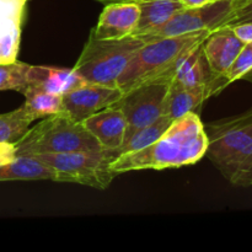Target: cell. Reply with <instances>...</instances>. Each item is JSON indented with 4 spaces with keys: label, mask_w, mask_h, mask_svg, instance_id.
Listing matches in <instances>:
<instances>
[{
    "label": "cell",
    "mask_w": 252,
    "mask_h": 252,
    "mask_svg": "<svg viewBox=\"0 0 252 252\" xmlns=\"http://www.w3.org/2000/svg\"><path fill=\"white\" fill-rule=\"evenodd\" d=\"M207 144L204 125L198 113H187L172 121L161 137L147 148L113 160L110 169L117 176L137 170L189 166L204 157Z\"/></svg>",
    "instance_id": "1"
},
{
    "label": "cell",
    "mask_w": 252,
    "mask_h": 252,
    "mask_svg": "<svg viewBox=\"0 0 252 252\" xmlns=\"http://www.w3.org/2000/svg\"><path fill=\"white\" fill-rule=\"evenodd\" d=\"M206 154L233 186H252V108L204 125Z\"/></svg>",
    "instance_id": "2"
},
{
    "label": "cell",
    "mask_w": 252,
    "mask_h": 252,
    "mask_svg": "<svg viewBox=\"0 0 252 252\" xmlns=\"http://www.w3.org/2000/svg\"><path fill=\"white\" fill-rule=\"evenodd\" d=\"M209 33L211 31L203 30L145 42L128 62L125 70L118 76L116 86L123 94L150 81H172L175 68L182 56L194 44L203 42Z\"/></svg>",
    "instance_id": "3"
},
{
    "label": "cell",
    "mask_w": 252,
    "mask_h": 252,
    "mask_svg": "<svg viewBox=\"0 0 252 252\" xmlns=\"http://www.w3.org/2000/svg\"><path fill=\"white\" fill-rule=\"evenodd\" d=\"M16 157L63 154L70 152H100V143L81 122L61 112L42 118L15 143Z\"/></svg>",
    "instance_id": "4"
},
{
    "label": "cell",
    "mask_w": 252,
    "mask_h": 252,
    "mask_svg": "<svg viewBox=\"0 0 252 252\" xmlns=\"http://www.w3.org/2000/svg\"><path fill=\"white\" fill-rule=\"evenodd\" d=\"M144 43L139 36L121 39H96L89 36L74 69L86 83L117 88L118 76Z\"/></svg>",
    "instance_id": "5"
},
{
    "label": "cell",
    "mask_w": 252,
    "mask_h": 252,
    "mask_svg": "<svg viewBox=\"0 0 252 252\" xmlns=\"http://www.w3.org/2000/svg\"><path fill=\"white\" fill-rule=\"evenodd\" d=\"M34 158L53 170L56 182L79 184L97 189H106L116 177L110 169L113 158L105 149L100 152L38 155Z\"/></svg>",
    "instance_id": "6"
},
{
    "label": "cell",
    "mask_w": 252,
    "mask_h": 252,
    "mask_svg": "<svg viewBox=\"0 0 252 252\" xmlns=\"http://www.w3.org/2000/svg\"><path fill=\"white\" fill-rule=\"evenodd\" d=\"M170 85V80H155L122 94L113 106L122 111L127 121L126 137L161 117Z\"/></svg>",
    "instance_id": "7"
},
{
    "label": "cell",
    "mask_w": 252,
    "mask_h": 252,
    "mask_svg": "<svg viewBox=\"0 0 252 252\" xmlns=\"http://www.w3.org/2000/svg\"><path fill=\"white\" fill-rule=\"evenodd\" d=\"M231 7L233 0H217L201 7H184L161 27L139 37L148 42L161 37L180 36L203 30L212 32L225 25Z\"/></svg>",
    "instance_id": "8"
},
{
    "label": "cell",
    "mask_w": 252,
    "mask_h": 252,
    "mask_svg": "<svg viewBox=\"0 0 252 252\" xmlns=\"http://www.w3.org/2000/svg\"><path fill=\"white\" fill-rule=\"evenodd\" d=\"M122 96L118 88L86 83L63 95V112L76 122H83L94 113L113 106Z\"/></svg>",
    "instance_id": "9"
},
{
    "label": "cell",
    "mask_w": 252,
    "mask_h": 252,
    "mask_svg": "<svg viewBox=\"0 0 252 252\" xmlns=\"http://www.w3.org/2000/svg\"><path fill=\"white\" fill-rule=\"evenodd\" d=\"M139 6L134 1L105 4L90 36L96 39H121L133 36L139 22Z\"/></svg>",
    "instance_id": "10"
},
{
    "label": "cell",
    "mask_w": 252,
    "mask_h": 252,
    "mask_svg": "<svg viewBox=\"0 0 252 252\" xmlns=\"http://www.w3.org/2000/svg\"><path fill=\"white\" fill-rule=\"evenodd\" d=\"M230 83L226 76L223 75L207 85L196 86V88H180V86L170 85L169 93L164 102L162 116H166L170 120L175 121L187 113H198V110L207 98L219 94Z\"/></svg>",
    "instance_id": "11"
},
{
    "label": "cell",
    "mask_w": 252,
    "mask_h": 252,
    "mask_svg": "<svg viewBox=\"0 0 252 252\" xmlns=\"http://www.w3.org/2000/svg\"><path fill=\"white\" fill-rule=\"evenodd\" d=\"M29 0H0V64L17 59Z\"/></svg>",
    "instance_id": "12"
},
{
    "label": "cell",
    "mask_w": 252,
    "mask_h": 252,
    "mask_svg": "<svg viewBox=\"0 0 252 252\" xmlns=\"http://www.w3.org/2000/svg\"><path fill=\"white\" fill-rule=\"evenodd\" d=\"M231 27L223 26L214 30L203 41V52L212 71L225 75L244 47Z\"/></svg>",
    "instance_id": "13"
},
{
    "label": "cell",
    "mask_w": 252,
    "mask_h": 252,
    "mask_svg": "<svg viewBox=\"0 0 252 252\" xmlns=\"http://www.w3.org/2000/svg\"><path fill=\"white\" fill-rule=\"evenodd\" d=\"M81 123L105 150H113L120 147L127 132L125 115L116 106L103 108Z\"/></svg>",
    "instance_id": "14"
},
{
    "label": "cell",
    "mask_w": 252,
    "mask_h": 252,
    "mask_svg": "<svg viewBox=\"0 0 252 252\" xmlns=\"http://www.w3.org/2000/svg\"><path fill=\"white\" fill-rule=\"evenodd\" d=\"M223 75L213 73L203 52V42L194 44L182 56L175 68L171 85L180 88H196L207 85Z\"/></svg>",
    "instance_id": "15"
},
{
    "label": "cell",
    "mask_w": 252,
    "mask_h": 252,
    "mask_svg": "<svg viewBox=\"0 0 252 252\" xmlns=\"http://www.w3.org/2000/svg\"><path fill=\"white\" fill-rule=\"evenodd\" d=\"M27 83L34 88L51 94L65 95L80 88L86 81L74 68H52L44 65H31L27 74Z\"/></svg>",
    "instance_id": "16"
},
{
    "label": "cell",
    "mask_w": 252,
    "mask_h": 252,
    "mask_svg": "<svg viewBox=\"0 0 252 252\" xmlns=\"http://www.w3.org/2000/svg\"><path fill=\"white\" fill-rule=\"evenodd\" d=\"M139 22L133 36H142L166 24L177 11L184 9L180 0H139Z\"/></svg>",
    "instance_id": "17"
},
{
    "label": "cell",
    "mask_w": 252,
    "mask_h": 252,
    "mask_svg": "<svg viewBox=\"0 0 252 252\" xmlns=\"http://www.w3.org/2000/svg\"><path fill=\"white\" fill-rule=\"evenodd\" d=\"M49 180L56 181L51 167L34 157H16L11 162L0 167V182Z\"/></svg>",
    "instance_id": "18"
},
{
    "label": "cell",
    "mask_w": 252,
    "mask_h": 252,
    "mask_svg": "<svg viewBox=\"0 0 252 252\" xmlns=\"http://www.w3.org/2000/svg\"><path fill=\"white\" fill-rule=\"evenodd\" d=\"M171 123L172 120H170L166 116H161L155 122L150 123V125L145 126L143 128H139V129L134 130L132 134L127 135L122 142V144L118 148L113 150H107V152L110 153L113 160H116L123 154L134 153L138 152V150L144 149L148 145L154 143L158 138L161 137L162 133L170 127Z\"/></svg>",
    "instance_id": "19"
},
{
    "label": "cell",
    "mask_w": 252,
    "mask_h": 252,
    "mask_svg": "<svg viewBox=\"0 0 252 252\" xmlns=\"http://www.w3.org/2000/svg\"><path fill=\"white\" fill-rule=\"evenodd\" d=\"M21 94L25 96V102L22 106L32 121L63 112L62 95L47 93L42 89L31 85H27V88Z\"/></svg>",
    "instance_id": "20"
},
{
    "label": "cell",
    "mask_w": 252,
    "mask_h": 252,
    "mask_svg": "<svg viewBox=\"0 0 252 252\" xmlns=\"http://www.w3.org/2000/svg\"><path fill=\"white\" fill-rule=\"evenodd\" d=\"M33 122L24 106L0 115V143H16Z\"/></svg>",
    "instance_id": "21"
},
{
    "label": "cell",
    "mask_w": 252,
    "mask_h": 252,
    "mask_svg": "<svg viewBox=\"0 0 252 252\" xmlns=\"http://www.w3.org/2000/svg\"><path fill=\"white\" fill-rule=\"evenodd\" d=\"M30 64L16 61L0 64V91L15 90L22 93L27 88Z\"/></svg>",
    "instance_id": "22"
},
{
    "label": "cell",
    "mask_w": 252,
    "mask_h": 252,
    "mask_svg": "<svg viewBox=\"0 0 252 252\" xmlns=\"http://www.w3.org/2000/svg\"><path fill=\"white\" fill-rule=\"evenodd\" d=\"M252 69V42L244 44L240 53L235 58L234 63L231 64L230 69L225 74L229 83L243 79V76Z\"/></svg>",
    "instance_id": "23"
},
{
    "label": "cell",
    "mask_w": 252,
    "mask_h": 252,
    "mask_svg": "<svg viewBox=\"0 0 252 252\" xmlns=\"http://www.w3.org/2000/svg\"><path fill=\"white\" fill-rule=\"evenodd\" d=\"M252 21V0H233V7L224 26Z\"/></svg>",
    "instance_id": "24"
},
{
    "label": "cell",
    "mask_w": 252,
    "mask_h": 252,
    "mask_svg": "<svg viewBox=\"0 0 252 252\" xmlns=\"http://www.w3.org/2000/svg\"><path fill=\"white\" fill-rule=\"evenodd\" d=\"M235 36L240 39L243 43H250L252 42V21H244L239 24L230 25Z\"/></svg>",
    "instance_id": "25"
},
{
    "label": "cell",
    "mask_w": 252,
    "mask_h": 252,
    "mask_svg": "<svg viewBox=\"0 0 252 252\" xmlns=\"http://www.w3.org/2000/svg\"><path fill=\"white\" fill-rule=\"evenodd\" d=\"M16 158L15 143H0V167L9 164Z\"/></svg>",
    "instance_id": "26"
},
{
    "label": "cell",
    "mask_w": 252,
    "mask_h": 252,
    "mask_svg": "<svg viewBox=\"0 0 252 252\" xmlns=\"http://www.w3.org/2000/svg\"><path fill=\"white\" fill-rule=\"evenodd\" d=\"M180 1H181V4L184 5V7L189 9V7L204 6V5L211 4V2L217 1V0H180Z\"/></svg>",
    "instance_id": "27"
},
{
    "label": "cell",
    "mask_w": 252,
    "mask_h": 252,
    "mask_svg": "<svg viewBox=\"0 0 252 252\" xmlns=\"http://www.w3.org/2000/svg\"><path fill=\"white\" fill-rule=\"evenodd\" d=\"M98 2H102V4H108V2H121V1H139V0H96Z\"/></svg>",
    "instance_id": "28"
},
{
    "label": "cell",
    "mask_w": 252,
    "mask_h": 252,
    "mask_svg": "<svg viewBox=\"0 0 252 252\" xmlns=\"http://www.w3.org/2000/svg\"><path fill=\"white\" fill-rule=\"evenodd\" d=\"M243 79H246V80L251 81V83H252V69H251V70H249L248 73H246L245 75L243 76Z\"/></svg>",
    "instance_id": "29"
}]
</instances>
